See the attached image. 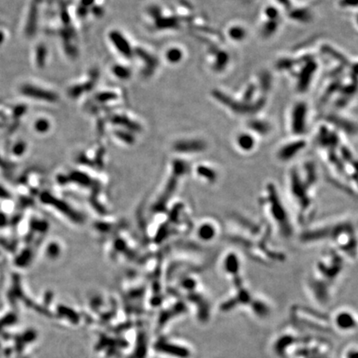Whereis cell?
Here are the masks:
<instances>
[{"label":"cell","instance_id":"18","mask_svg":"<svg viewBox=\"0 0 358 358\" xmlns=\"http://www.w3.org/2000/svg\"><path fill=\"white\" fill-rule=\"evenodd\" d=\"M228 35L234 41L239 42L244 38L246 32L244 31V28L240 26H233L228 31Z\"/></svg>","mask_w":358,"mask_h":358},{"label":"cell","instance_id":"15","mask_svg":"<svg viewBox=\"0 0 358 358\" xmlns=\"http://www.w3.org/2000/svg\"><path fill=\"white\" fill-rule=\"evenodd\" d=\"M177 148L178 150L199 154L206 150V144L204 141L199 140L181 141L177 144Z\"/></svg>","mask_w":358,"mask_h":358},{"label":"cell","instance_id":"19","mask_svg":"<svg viewBox=\"0 0 358 358\" xmlns=\"http://www.w3.org/2000/svg\"><path fill=\"white\" fill-rule=\"evenodd\" d=\"M182 56H184V54H182L181 49L177 48L170 49L166 54L168 60L170 63H174V64L181 62Z\"/></svg>","mask_w":358,"mask_h":358},{"label":"cell","instance_id":"1","mask_svg":"<svg viewBox=\"0 0 358 358\" xmlns=\"http://www.w3.org/2000/svg\"><path fill=\"white\" fill-rule=\"evenodd\" d=\"M320 182L318 167L312 160L291 166L286 174V194L296 224L304 228L315 214Z\"/></svg>","mask_w":358,"mask_h":358},{"label":"cell","instance_id":"24","mask_svg":"<svg viewBox=\"0 0 358 358\" xmlns=\"http://www.w3.org/2000/svg\"><path fill=\"white\" fill-rule=\"evenodd\" d=\"M266 14L267 17L272 20H274V18L277 17V15H278L277 10H276L274 8H266Z\"/></svg>","mask_w":358,"mask_h":358},{"label":"cell","instance_id":"6","mask_svg":"<svg viewBox=\"0 0 358 358\" xmlns=\"http://www.w3.org/2000/svg\"><path fill=\"white\" fill-rule=\"evenodd\" d=\"M307 143L302 138H298L284 144L276 152V158L281 162H290L296 158L302 150L306 148Z\"/></svg>","mask_w":358,"mask_h":358},{"label":"cell","instance_id":"20","mask_svg":"<svg viewBox=\"0 0 358 358\" xmlns=\"http://www.w3.org/2000/svg\"><path fill=\"white\" fill-rule=\"evenodd\" d=\"M114 75L121 80H127L130 76V70L128 68H124L123 66L116 65L112 69Z\"/></svg>","mask_w":358,"mask_h":358},{"label":"cell","instance_id":"4","mask_svg":"<svg viewBox=\"0 0 358 358\" xmlns=\"http://www.w3.org/2000/svg\"><path fill=\"white\" fill-rule=\"evenodd\" d=\"M346 262L342 254L332 248L316 262L307 280L308 290L316 302L326 304L330 301L334 286L341 277Z\"/></svg>","mask_w":358,"mask_h":358},{"label":"cell","instance_id":"7","mask_svg":"<svg viewBox=\"0 0 358 358\" xmlns=\"http://www.w3.org/2000/svg\"><path fill=\"white\" fill-rule=\"evenodd\" d=\"M220 230L218 222L213 219H205L196 228V238L202 243L209 244L219 238Z\"/></svg>","mask_w":358,"mask_h":358},{"label":"cell","instance_id":"22","mask_svg":"<svg viewBox=\"0 0 358 358\" xmlns=\"http://www.w3.org/2000/svg\"><path fill=\"white\" fill-rule=\"evenodd\" d=\"M116 97V96L112 93V92H103L102 94H99L97 96L96 99L98 102H106L114 99Z\"/></svg>","mask_w":358,"mask_h":358},{"label":"cell","instance_id":"2","mask_svg":"<svg viewBox=\"0 0 358 358\" xmlns=\"http://www.w3.org/2000/svg\"><path fill=\"white\" fill-rule=\"evenodd\" d=\"M232 225L233 228H230L226 238L252 260L264 264L284 262L286 254L268 244V230L270 228L266 226V223L257 222L244 216L234 215L232 216Z\"/></svg>","mask_w":358,"mask_h":358},{"label":"cell","instance_id":"9","mask_svg":"<svg viewBox=\"0 0 358 358\" xmlns=\"http://www.w3.org/2000/svg\"><path fill=\"white\" fill-rule=\"evenodd\" d=\"M222 270L232 282L242 278V263L239 256L230 252L222 260Z\"/></svg>","mask_w":358,"mask_h":358},{"label":"cell","instance_id":"13","mask_svg":"<svg viewBox=\"0 0 358 358\" xmlns=\"http://www.w3.org/2000/svg\"><path fill=\"white\" fill-rule=\"evenodd\" d=\"M195 172L198 178L209 185L215 184L219 179V172L218 170H216V168L213 167L212 165L208 164L198 165Z\"/></svg>","mask_w":358,"mask_h":358},{"label":"cell","instance_id":"23","mask_svg":"<svg viewBox=\"0 0 358 358\" xmlns=\"http://www.w3.org/2000/svg\"><path fill=\"white\" fill-rule=\"evenodd\" d=\"M49 123L48 120H39L36 124V128H38V130L41 131V132H44V131L48 130L49 128Z\"/></svg>","mask_w":358,"mask_h":358},{"label":"cell","instance_id":"17","mask_svg":"<svg viewBox=\"0 0 358 358\" xmlns=\"http://www.w3.org/2000/svg\"><path fill=\"white\" fill-rule=\"evenodd\" d=\"M315 68H316L315 63L312 62L310 63V64H308L306 68L302 70L301 76H300V78H301V80H301V86L300 88H302V89H306L308 88V83L310 82V78H311V76L312 75V73L314 72Z\"/></svg>","mask_w":358,"mask_h":358},{"label":"cell","instance_id":"5","mask_svg":"<svg viewBox=\"0 0 358 358\" xmlns=\"http://www.w3.org/2000/svg\"><path fill=\"white\" fill-rule=\"evenodd\" d=\"M258 204L270 230L280 238L290 239L294 234L296 222L286 199L273 182H268L263 186Z\"/></svg>","mask_w":358,"mask_h":358},{"label":"cell","instance_id":"28","mask_svg":"<svg viewBox=\"0 0 358 358\" xmlns=\"http://www.w3.org/2000/svg\"><path fill=\"white\" fill-rule=\"evenodd\" d=\"M94 0H82V6L89 8L94 2Z\"/></svg>","mask_w":358,"mask_h":358},{"label":"cell","instance_id":"16","mask_svg":"<svg viewBox=\"0 0 358 358\" xmlns=\"http://www.w3.org/2000/svg\"><path fill=\"white\" fill-rule=\"evenodd\" d=\"M249 128L252 134H257L260 136H266L270 131V126L267 122L262 120H253L250 123Z\"/></svg>","mask_w":358,"mask_h":358},{"label":"cell","instance_id":"14","mask_svg":"<svg viewBox=\"0 0 358 358\" xmlns=\"http://www.w3.org/2000/svg\"><path fill=\"white\" fill-rule=\"evenodd\" d=\"M110 39L122 55L126 58H130L132 56L133 50L131 48L130 44L121 32L118 31L110 32Z\"/></svg>","mask_w":358,"mask_h":358},{"label":"cell","instance_id":"3","mask_svg":"<svg viewBox=\"0 0 358 358\" xmlns=\"http://www.w3.org/2000/svg\"><path fill=\"white\" fill-rule=\"evenodd\" d=\"M304 244L328 243L346 260H356L358 236L356 224L351 218H339L314 226H307L300 236Z\"/></svg>","mask_w":358,"mask_h":358},{"label":"cell","instance_id":"27","mask_svg":"<svg viewBox=\"0 0 358 358\" xmlns=\"http://www.w3.org/2000/svg\"><path fill=\"white\" fill-rule=\"evenodd\" d=\"M342 2L344 5H350V6L354 5V6H356L358 4V0H342Z\"/></svg>","mask_w":358,"mask_h":358},{"label":"cell","instance_id":"11","mask_svg":"<svg viewBox=\"0 0 358 358\" xmlns=\"http://www.w3.org/2000/svg\"><path fill=\"white\" fill-rule=\"evenodd\" d=\"M24 94L28 96L32 97L35 99L40 100L46 102H56L58 99V94L54 92L48 90L42 89V88H36L35 86H25L22 89Z\"/></svg>","mask_w":358,"mask_h":358},{"label":"cell","instance_id":"10","mask_svg":"<svg viewBox=\"0 0 358 358\" xmlns=\"http://www.w3.org/2000/svg\"><path fill=\"white\" fill-rule=\"evenodd\" d=\"M334 324L340 331H351L356 328V317L349 310H340L334 316Z\"/></svg>","mask_w":358,"mask_h":358},{"label":"cell","instance_id":"26","mask_svg":"<svg viewBox=\"0 0 358 358\" xmlns=\"http://www.w3.org/2000/svg\"><path fill=\"white\" fill-rule=\"evenodd\" d=\"M36 10L35 6L32 8V11L31 12V20H30V26H34V30H35L36 28Z\"/></svg>","mask_w":358,"mask_h":358},{"label":"cell","instance_id":"21","mask_svg":"<svg viewBox=\"0 0 358 358\" xmlns=\"http://www.w3.org/2000/svg\"><path fill=\"white\" fill-rule=\"evenodd\" d=\"M46 55H48V52H46V48H45L44 45L39 46L38 49V55H36V56H38L36 58H38L39 66H44Z\"/></svg>","mask_w":358,"mask_h":358},{"label":"cell","instance_id":"25","mask_svg":"<svg viewBox=\"0 0 358 358\" xmlns=\"http://www.w3.org/2000/svg\"><path fill=\"white\" fill-rule=\"evenodd\" d=\"M356 356H358V352L356 348H354L346 350V355H344V358H356Z\"/></svg>","mask_w":358,"mask_h":358},{"label":"cell","instance_id":"8","mask_svg":"<svg viewBox=\"0 0 358 358\" xmlns=\"http://www.w3.org/2000/svg\"><path fill=\"white\" fill-rule=\"evenodd\" d=\"M307 120V106L300 102L294 107L291 114L290 128L294 136H301L306 130Z\"/></svg>","mask_w":358,"mask_h":358},{"label":"cell","instance_id":"12","mask_svg":"<svg viewBox=\"0 0 358 358\" xmlns=\"http://www.w3.org/2000/svg\"><path fill=\"white\" fill-rule=\"evenodd\" d=\"M235 144L240 152L249 154L254 151L256 146V140L252 132H242L236 137Z\"/></svg>","mask_w":358,"mask_h":358}]
</instances>
